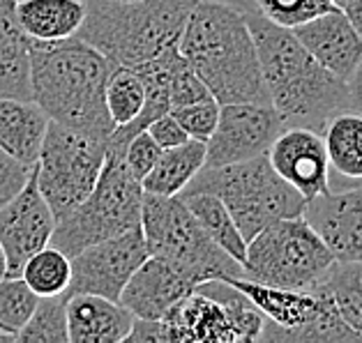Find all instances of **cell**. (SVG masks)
I'll return each mask as SVG.
<instances>
[{"mask_svg": "<svg viewBox=\"0 0 362 343\" xmlns=\"http://www.w3.org/2000/svg\"><path fill=\"white\" fill-rule=\"evenodd\" d=\"M259 54L270 104L286 127H305L323 134L325 125L351 111L346 81L312 58L291 28L268 21L259 12H245Z\"/></svg>", "mask_w": 362, "mask_h": 343, "instance_id": "1", "label": "cell"}, {"mask_svg": "<svg viewBox=\"0 0 362 343\" xmlns=\"http://www.w3.org/2000/svg\"><path fill=\"white\" fill-rule=\"evenodd\" d=\"M111 67L76 35L56 42L30 40L33 102L58 125L109 140L116 129L104 100Z\"/></svg>", "mask_w": 362, "mask_h": 343, "instance_id": "2", "label": "cell"}, {"mask_svg": "<svg viewBox=\"0 0 362 343\" xmlns=\"http://www.w3.org/2000/svg\"><path fill=\"white\" fill-rule=\"evenodd\" d=\"M178 49L217 104H270L243 10L215 0H199Z\"/></svg>", "mask_w": 362, "mask_h": 343, "instance_id": "3", "label": "cell"}, {"mask_svg": "<svg viewBox=\"0 0 362 343\" xmlns=\"http://www.w3.org/2000/svg\"><path fill=\"white\" fill-rule=\"evenodd\" d=\"M199 0H88L76 37L95 47L113 67L134 69L178 47Z\"/></svg>", "mask_w": 362, "mask_h": 343, "instance_id": "4", "label": "cell"}, {"mask_svg": "<svg viewBox=\"0 0 362 343\" xmlns=\"http://www.w3.org/2000/svg\"><path fill=\"white\" fill-rule=\"evenodd\" d=\"M185 191H206L217 196L247 242L277 219L300 217L307 203L286 180L279 178L268 155L226 166H203L180 193Z\"/></svg>", "mask_w": 362, "mask_h": 343, "instance_id": "5", "label": "cell"}, {"mask_svg": "<svg viewBox=\"0 0 362 343\" xmlns=\"http://www.w3.org/2000/svg\"><path fill=\"white\" fill-rule=\"evenodd\" d=\"M144 187L129 173L122 148L107 143V160L93 191L72 212L56 222L51 242L69 258L81 249L141 226Z\"/></svg>", "mask_w": 362, "mask_h": 343, "instance_id": "6", "label": "cell"}, {"mask_svg": "<svg viewBox=\"0 0 362 343\" xmlns=\"http://www.w3.org/2000/svg\"><path fill=\"white\" fill-rule=\"evenodd\" d=\"M263 313L266 325L259 341L284 343H360L362 339L341 320L328 284L309 290L266 286L245 277H224Z\"/></svg>", "mask_w": 362, "mask_h": 343, "instance_id": "7", "label": "cell"}, {"mask_svg": "<svg viewBox=\"0 0 362 343\" xmlns=\"http://www.w3.org/2000/svg\"><path fill=\"white\" fill-rule=\"evenodd\" d=\"M332 265V251L300 215L277 219L247 242L243 277L266 286L309 290L328 279Z\"/></svg>", "mask_w": 362, "mask_h": 343, "instance_id": "8", "label": "cell"}, {"mask_svg": "<svg viewBox=\"0 0 362 343\" xmlns=\"http://www.w3.org/2000/svg\"><path fill=\"white\" fill-rule=\"evenodd\" d=\"M263 325V313L224 279L203 281L162 318L164 343H252Z\"/></svg>", "mask_w": 362, "mask_h": 343, "instance_id": "9", "label": "cell"}, {"mask_svg": "<svg viewBox=\"0 0 362 343\" xmlns=\"http://www.w3.org/2000/svg\"><path fill=\"white\" fill-rule=\"evenodd\" d=\"M141 233L148 256L169 258L192 270L201 281L243 277V265L206 235L180 196H155L144 191Z\"/></svg>", "mask_w": 362, "mask_h": 343, "instance_id": "10", "label": "cell"}, {"mask_svg": "<svg viewBox=\"0 0 362 343\" xmlns=\"http://www.w3.org/2000/svg\"><path fill=\"white\" fill-rule=\"evenodd\" d=\"M107 143L51 120L35 162V180L56 222L86 200L107 160Z\"/></svg>", "mask_w": 362, "mask_h": 343, "instance_id": "11", "label": "cell"}, {"mask_svg": "<svg viewBox=\"0 0 362 343\" xmlns=\"http://www.w3.org/2000/svg\"><path fill=\"white\" fill-rule=\"evenodd\" d=\"M286 129L272 104H219V120L206 140V166H226L268 155L272 140Z\"/></svg>", "mask_w": 362, "mask_h": 343, "instance_id": "12", "label": "cell"}, {"mask_svg": "<svg viewBox=\"0 0 362 343\" xmlns=\"http://www.w3.org/2000/svg\"><path fill=\"white\" fill-rule=\"evenodd\" d=\"M146 258L148 249L141 226L90 244L69 258L72 279H69L67 295L90 293L118 302L122 288L127 286V281Z\"/></svg>", "mask_w": 362, "mask_h": 343, "instance_id": "13", "label": "cell"}, {"mask_svg": "<svg viewBox=\"0 0 362 343\" xmlns=\"http://www.w3.org/2000/svg\"><path fill=\"white\" fill-rule=\"evenodd\" d=\"M54 228L56 217L40 193L33 166L23 189L0 207V247L5 251L7 277H21L25 260L47 247Z\"/></svg>", "mask_w": 362, "mask_h": 343, "instance_id": "14", "label": "cell"}, {"mask_svg": "<svg viewBox=\"0 0 362 343\" xmlns=\"http://www.w3.org/2000/svg\"><path fill=\"white\" fill-rule=\"evenodd\" d=\"M203 284L199 275L169 258L148 256L132 275L120 293V304L134 313V318L162 320L173 304L185 300Z\"/></svg>", "mask_w": 362, "mask_h": 343, "instance_id": "15", "label": "cell"}, {"mask_svg": "<svg viewBox=\"0 0 362 343\" xmlns=\"http://www.w3.org/2000/svg\"><path fill=\"white\" fill-rule=\"evenodd\" d=\"M268 162L305 200L330 191V162L323 136L314 129L286 127L272 140Z\"/></svg>", "mask_w": 362, "mask_h": 343, "instance_id": "16", "label": "cell"}, {"mask_svg": "<svg viewBox=\"0 0 362 343\" xmlns=\"http://www.w3.org/2000/svg\"><path fill=\"white\" fill-rule=\"evenodd\" d=\"M303 217L334 260H362V180L307 200Z\"/></svg>", "mask_w": 362, "mask_h": 343, "instance_id": "17", "label": "cell"}, {"mask_svg": "<svg viewBox=\"0 0 362 343\" xmlns=\"http://www.w3.org/2000/svg\"><path fill=\"white\" fill-rule=\"evenodd\" d=\"M293 35L312 54L316 63L323 65L334 76L344 78V81L351 76L353 67L358 65L362 56L360 35L353 30L346 14L339 7L298 25V28H293Z\"/></svg>", "mask_w": 362, "mask_h": 343, "instance_id": "18", "label": "cell"}, {"mask_svg": "<svg viewBox=\"0 0 362 343\" xmlns=\"http://www.w3.org/2000/svg\"><path fill=\"white\" fill-rule=\"evenodd\" d=\"M134 325V313L116 300L90 293L69 295V343H122Z\"/></svg>", "mask_w": 362, "mask_h": 343, "instance_id": "19", "label": "cell"}, {"mask_svg": "<svg viewBox=\"0 0 362 343\" xmlns=\"http://www.w3.org/2000/svg\"><path fill=\"white\" fill-rule=\"evenodd\" d=\"M49 122V116L33 100H0V148L35 166Z\"/></svg>", "mask_w": 362, "mask_h": 343, "instance_id": "20", "label": "cell"}, {"mask_svg": "<svg viewBox=\"0 0 362 343\" xmlns=\"http://www.w3.org/2000/svg\"><path fill=\"white\" fill-rule=\"evenodd\" d=\"M83 19V0H19L16 3V21L30 40L56 42L74 37Z\"/></svg>", "mask_w": 362, "mask_h": 343, "instance_id": "21", "label": "cell"}, {"mask_svg": "<svg viewBox=\"0 0 362 343\" xmlns=\"http://www.w3.org/2000/svg\"><path fill=\"white\" fill-rule=\"evenodd\" d=\"M203 166H206V143L187 138L180 145L162 150L160 160L141 180V187L155 196H178Z\"/></svg>", "mask_w": 362, "mask_h": 343, "instance_id": "22", "label": "cell"}, {"mask_svg": "<svg viewBox=\"0 0 362 343\" xmlns=\"http://www.w3.org/2000/svg\"><path fill=\"white\" fill-rule=\"evenodd\" d=\"M323 143L328 152L330 171L349 184L362 180V116L344 111L334 116L323 129Z\"/></svg>", "mask_w": 362, "mask_h": 343, "instance_id": "23", "label": "cell"}, {"mask_svg": "<svg viewBox=\"0 0 362 343\" xmlns=\"http://www.w3.org/2000/svg\"><path fill=\"white\" fill-rule=\"evenodd\" d=\"M178 196L185 200V205L189 207V212L197 217V222L201 224V228L206 231L210 240L243 265L247 240L243 237V233L238 231L231 212H228L222 200L206 191H185V193H178Z\"/></svg>", "mask_w": 362, "mask_h": 343, "instance_id": "24", "label": "cell"}, {"mask_svg": "<svg viewBox=\"0 0 362 343\" xmlns=\"http://www.w3.org/2000/svg\"><path fill=\"white\" fill-rule=\"evenodd\" d=\"M0 100H33L30 37L23 30H0Z\"/></svg>", "mask_w": 362, "mask_h": 343, "instance_id": "25", "label": "cell"}, {"mask_svg": "<svg viewBox=\"0 0 362 343\" xmlns=\"http://www.w3.org/2000/svg\"><path fill=\"white\" fill-rule=\"evenodd\" d=\"M325 284L341 320L362 339V260H334Z\"/></svg>", "mask_w": 362, "mask_h": 343, "instance_id": "26", "label": "cell"}, {"mask_svg": "<svg viewBox=\"0 0 362 343\" xmlns=\"http://www.w3.org/2000/svg\"><path fill=\"white\" fill-rule=\"evenodd\" d=\"M21 279L37 297L65 293L69 279H72V263H69L67 253L56 249L54 244H47L25 260Z\"/></svg>", "mask_w": 362, "mask_h": 343, "instance_id": "27", "label": "cell"}, {"mask_svg": "<svg viewBox=\"0 0 362 343\" xmlns=\"http://www.w3.org/2000/svg\"><path fill=\"white\" fill-rule=\"evenodd\" d=\"M67 290L40 297L28 323L16 334L19 343H69L67 334Z\"/></svg>", "mask_w": 362, "mask_h": 343, "instance_id": "28", "label": "cell"}, {"mask_svg": "<svg viewBox=\"0 0 362 343\" xmlns=\"http://www.w3.org/2000/svg\"><path fill=\"white\" fill-rule=\"evenodd\" d=\"M104 100H107L109 116L116 127H125L132 120L139 118L146 104V85L141 76L129 67H111L107 90H104Z\"/></svg>", "mask_w": 362, "mask_h": 343, "instance_id": "29", "label": "cell"}, {"mask_svg": "<svg viewBox=\"0 0 362 343\" xmlns=\"http://www.w3.org/2000/svg\"><path fill=\"white\" fill-rule=\"evenodd\" d=\"M37 300L40 297L21 277L0 279V330L16 339V334L28 323L30 313L37 306Z\"/></svg>", "mask_w": 362, "mask_h": 343, "instance_id": "30", "label": "cell"}, {"mask_svg": "<svg viewBox=\"0 0 362 343\" xmlns=\"http://www.w3.org/2000/svg\"><path fill=\"white\" fill-rule=\"evenodd\" d=\"M330 10H334L332 0H254V12L291 30Z\"/></svg>", "mask_w": 362, "mask_h": 343, "instance_id": "31", "label": "cell"}, {"mask_svg": "<svg viewBox=\"0 0 362 343\" xmlns=\"http://www.w3.org/2000/svg\"><path fill=\"white\" fill-rule=\"evenodd\" d=\"M169 113L178 120V125L185 129V134L189 138H197V140H203V143H206L217 127L219 104L213 100V97H208V100L185 104V107H175Z\"/></svg>", "mask_w": 362, "mask_h": 343, "instance_id": "32", "label": "cell"}, {"mask_svg": "<svg viewBox=\"0 0 362 343\" xmlns=\"http://www.w3.org/2000/svg\"><path fill=\"white\" fill-rule=\"evenodd\" d=\"M160 155H162V148L150 138L146 129L134 134L122 145V160H125V166L136 180L146 178L150 169L155 166V162L160 160Z\"/></svg>", "mask_w": 362, "mask_h": 343, "instance_id": "33", "label": "cell"}, {"mask_svg": "<svg viewBox=\"0 0 362 343\" xmlns=\"http://www.w3.org/2000/svg\"><path fill=\"white\" fill-rule=\"evenodd\" d=\"M33 173V166L19 162L5 148H0V207L23 189Z\"/></svg>", "mask_w": 362, "mask_h": 343, "instance_id": "34", "label": "cell"}, {"mask_svg": "<svg viewBox=\"0 0 362 343\" xmlns=\"http://www.w3.org/2000/svg\"><path fill=\"white\" fill-rule=\"evenodd\" d=\"M146 131L150 134V138H153L155 143L162 148V150H166V148H173V145H180V143H185V140L189 138L171 113H164V116L155 118L146 127Z\"/></svg>", "mask_w": 362, "mask_h": 343, "instance_id": "35", "label": "cell"}, {"mask_svg": "<svg viewBox=\"0 0 362 343\" xmlns=\"http://www.w3.org/2000/svg\"><path fill=\"white\" fill-rule=\"evenodd\" d=\"M125 341H132V343H164L162 320L134 318V325H132V330H129Z\"/></svg>", "mask_w": 362, "mask_h": 343, "instance_id": "36", "label": "cell"}, {"mask_svg": "<svg viewBox=\"0 0 362 343\" xmlns=\"http://www.w3.org/2000/svg\"><path fill=\"white\" fill-rule=\"evenodd\" d=\"M346 88H349V102H351V111H356L362 116V56L358 60V65L353 67L351 76L346 78Z\"/></svg>", "mask_w": 362, "mask_h": 343, "instance_id": "37", "label": "cell"}, {"mask_svg": "<svg viewBox=\"0 0 362 343\" xmlns=\"http://www.w3.org/2000/svg\"><path fill=\"white\" fill-rule=\"evenodd\" d=\"M0 30H21L16 21V0H0Z\"/></svg>", "mask_w": 362, "mask_h": 343, "instance_id": "38", "label": "cell"}, {"mask_svg": "<svg viewBox=\"0 0 362 343\" xmlns=\"http://www.w3.org/2000/svg\"><path fill=\"white\" fill-rule=\"evenodd\" d=\"M339 10L346 14L349 23L353 25V30H356L362 40V0H346L344 7H339Z\"/></svg>", "mask_w": 362, "mask_h": 343, "instance_id": "39", "label": "cell"}, {"mask_svg": "<svg viewBox=\"0 0 362 343\" xmlns=\"http://www.w3.org/2000/svg\"><path fill=\"white\" fill-rule=\"evenodd\" d=\"M215 3L233 5V7H238V10H243V12H254V0H215Z\"/></svg>", "mask_w": 362, "mask_h": 343, "instance_id": "40", "label": "cell"}, {"mask_svg": "<svg viewBox=\"0 0 362 343\" xmlns=\"http://www.w3.org/2000/svg\"><path fill=\"white\" fill-rule=\"evenodd\" d=\"M7 277V263H5V251L0 247V279Z\"/></svg>", "mask_w": 362, "mask_h": 343, "instance_id": "41", "label": "cell"}, {"mask_svg": "<svg viewBox=\"0 0 362 343\" xmlns=\"http://www.w3.org/2000/svg\"><path fill=\"white\" fill-rule=\"evenodd\" d=\"M3 341H16V339L12 337V334H7V332L0 330V343H3Z\"/></svg>", "mask_w": 362, "mask_h": 343, "instance_id": "42", "label": "cell"}, {"mask_svg": "<svg viewBox=\"0 0 362 343\" xmlns=\"http://www.w3.org/2000/svg\"><path fill=\"white\" fill-rule=\"evenodd\" d=\"M344 3H346V0H332L334 7H344Z\"/></svg>", "mask_w": 362, "mask_h": 343, "instance_id": "43", "label": "cell"}, {"mask_svg": "<svg viewBox=\"0 0 362 343\" xmlns=\"http://www.w3.org/2000/svg\"><path fill=\"white\" fill-rule=\"evenodd\" d=\"M116 3H134V0H116Z\"/></svg>", "mask_w": 362, "mask_h": 343, "instance_id": "44", "label": "cell"}, {"mask_svg": "<svg viewBox=\"0 0 362 343\" xmlns=\"http://www.w3.org/2000/svg\"><path fill=\"white\" fill-rule=\"evenodd\" d=\"M83 3H88V0H83Z\"/></svg>", "mask_w": 362, "mask_h": 343, "instance_id": "45", "label": "cell"}, {"mask_svg": "<svg viewBox=\"0 0 362 343\" xmlns=\"http://www.w3.org/2000/svg\"><path fill=\"white\" fill-rule=\"evenodd\" d=\"M16 3H19V0H16Z\"/></svg>", "mask_w": 362, "mask_h": 343, "instance_id": "46", "label": "cell"}]
</instances>
